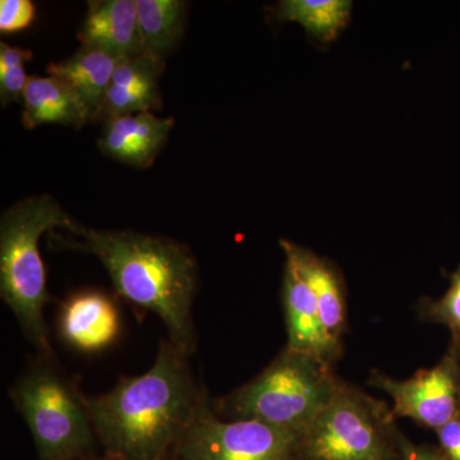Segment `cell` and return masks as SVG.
<instances>
[{"mask_svg": "<svg viewBox=\"0 0 460 460\" xmlns=\"http://www.w3.org/2000/svg\"><path fill=\"white\" fill-rule=\"evenodd\" d=\"M190 357L163 341L140 376L122 377L105 394L84 395L98 443L123 460H165L208 401Z\"/></svg>", "mask_w": 460, "mask_h": 460, "instance_id": "6da1fadb", "label": "cell"}, {"mask_svg": "<svg viewBox=\"0 0 460 460\" xmlns=\"http://www.w3.org/2000/svg\"><path fill=\"white\" fill-rule=\"evenodd\" d=\"M72 237L51 234L56 247L89 253L107 269L115 293L151 311L164 323L169 341L186 356L196 350L192 305L199 268L190 248L172 239L132 230H100L78 224Z\"/></svg>", "mask_w": 460, "mask_h": 460, "instance_id": "7a4b0ae2", "label": "cell"}, {"mask_svg": "<svg viewBox=\"0 0 460 460\" xmlns=\"http://www.w3.org/2000/svg\"><path fill=\"white\" fill-rule=\"evenodd\" d=\"M78 224L48 195L17 202L0 219V296L39 354H54L44 316L49 292L39 241L44 233L72 232Z\"/></svg>", "mask_w": 460, "mask_h": 460, "instance_id": "3957f363", "label": "cell"}, {"mask_svg": "<svg viewBox=\"0 0 460 460\" xmlns=\"http://www.w3.org/2000/svg\"><path fill=\"white\" fill-rule=\"evenodd\" d=\"M341 384L329 363L286 347L259 376L213 399L211 408L222 420H259L301 436Z\"/></svg>", "mask_w": 460, "mask_h": 460, "instance_id": "277c9868", "label": "cell"}, {"mask_svg": "<svg viewBox=\"0 0 460 460\" xmlns=\"http://www.w3.org/2000/svg\"><path fill=\"white\" fill-rule=\"evenodd\" d=\"M25 420L40 460H84L98 438L84 395L57 365L54 354H39L9 389Z\"/></svg>", "mask_w": 460, "mask_h": 460, "instance_id": "5b68a950", "label": "cell"}, {"mask_svg": "<svg viewBox=\"0 0 460 460\" xmlns=\"http://www.w3.org/2000/svg\"><path fill=\"white\" fill-rule=\"evenodd\" d=\"M407 443L392 407L344 381L299 436L302 460H402Z\"/></svg>", "mask_w": 460, "mask_h": 460, "instance_id": "8992f818", "label": "cell"}, {"mask_svg": "<svg viewBox=\"0 0 460 460\" xmlns=\"http://www.w3.org/2000/svg\"><path fill=\"white\" fill-rule=\"evenodd\" d=\"M172 460H302L299 435L259 420L219 419L211 399L181 436Z\"/></svg>", "mask_w": 460, "mask_h": 460, "instance_id": "52a82bcc", "label": "cell"}, {"mask_svg": "<svg viewBox=\"0 0 460 460\" xmlns=\"http://www.w3.org/2000/svg\"><path fill=\"white\" fill-rule=\"evenodd\" d=\"M370 384L390 396L395 417L438 431L460 411V337L450 338L447 352L434 367L423 368L407 380L372 371Z\"/></svg>", "mask_w": 460, "mask_h": 460, "instance_id": "ba28073f", "label": "cell"}, {"mask_svg": "<svg viewBox=\"0 0 460 460\" xmlns=\"http://www.w3.org/2000/svg\"><path fill=\"white\" fill-rule=\"evenodd\" d=\"M59 338L81 353H99L115 344L122 332L119 308L100 290L69 296L58 311Z\"/></svg>", "mask_w": 460, "mask_h": 460, "instance_id": "9c48e42d", "label": "cell"}, {"mask_svg": "<svg viewBox=\"0 0 460 460\" xmlns=\"http://www.w3.org/2000/svg\"><path fill=\"white\" fill-rule=\"evenodd\" d=\"M281 296L288 334L286 347L334 366L343 349L326 335L313 289L289 256H286L284 263Z\"/></svg>", "mask_w": 460, "mask_h": 460, "instance_id": "30bf717a", "label": "cell"}, {"mask_svg": "<svg viewBox=\"0 0 460 460\" xmlns=\"http://www.w3.org/2000/svg\"><path fill=\"white\" fill-rule=\"evenodd\" d=\"M174 119L151 111L105 120L100 151L117 162L145 169L153 164L171 135Z\"/></svg>", "mask_w": 460, "mask_h": 460, "instance_id": "8fae6325", "label": "cell"}, {"mask_svg": "<svg viewBox=\"0 0 460 460\" xmlns=\"http://www.w3.org/2000/svg\"><path fill=\"white\" fill-rule=\"evenodd\" d=\"M284 255L296 263L308 286L313 289L321 321L330 341L343 349V335L347 330V289L343 274L334 262L307 248L287 239H280Z\"/></svg>", "mask_w": 460, "mask_h": 460, "instance_id": "7c38bea8", "label": "cell"}, {"mask_svg": "<svg viewBox=\"0 0 460 460\" xmlns=\"http://www.w3.org/2000/svg\"><path fill=\"white\" fill-rule=\"evenodd\" d=\"M81 45L120 58L142 53L136 0H96L78 31Z\"/></svg>", "mask_w": 460, "mask_h": 460, "instance_id": "4fadbf2b", "label": "cell"}, {"mask_svg": "<svg viewBox=\"0 0 460 460\" xmlns=\"http://www.w3.org/2000/svg\"><path fill=\"white\" fill-rule=\"evenodd\" d=\"M123 58L96 48L81 45L71 58L47 66L49 75L65 81L77 93L90 114L91 122L99 120L111 78Z\"/></svg>", "mask_w": 460, "mask_h": 460, "instance_id": "5bb4252c", "label": "cell"}, {"mask_svg": "<svg viewBox=\"0 0 460 460\" xmlns=\"http://www.w3.org/2000/svg\"><path fill=\"white\" fill-rule=\"evenodd\" d=\"M22 123L27 129L62 124L75 129L90 123V114L71 87L54 75H31L23 96Z\"/></svg>", "mask_w": 460, "mask_h": 460, "instance_id": "9a60e30c", "label": "cell"}, {"mask_svg": "<svg viewBox=\"0 0 460 460\" xmlns=\"http://www.w3.org/2000/svg\"><path fill=\"white\" fill-rule=\"evenodd\" d=\"M142 53L164 60L180 42L186 22V2L136 0Z\"/></svg>", "mask_w": 460, "mask_h": 460, "instance_id": "2e32d148", "label": "cell"}, {"mask_svg": "<svg viewBox=\"0 0 460 460\" xmlns=\"http://www.w3.org/2000/svg\"><path fill=\"white\" fill-rule=\"evenodd\" d=\"M352 5L349 0H283L272 13L278 20L301 23L319 40L332 41L349 21Z\"/></svg>", "mask_w": 460, "mask_h": 460, "instance_id": "e0dca14e", "label": "cell"}, {"mask_svg": "<svg viewBox=\"0 0 460 460\" xmlns=\"http://www.w3.org/2000/svg\"><path fill=\"white\" fill-rule=\"evenodd\" d=\"M162 105L159 83H145L127 87L111 86L100 111L99 119L105 122L114 118L157 111Z\"/></svg>", "mask_w": 460, "mask_h": 460, "instance_id": "ac0fdd59", "label": "cell"}, {"mask_svg": "<svg viewBox=\"0 0 460 460\" xmlns=\"http://www.w3.org/2000/svg\"><path fill=\"white\" fill-rule=\"evenodd\" d=\"M449 289L441 298H423L417 310L423 320L443 325L452 337H460V266L449 275Z\"/></svg>", "mask_w": 460, "mask_h": 460, "instance_id": "d6986e66", "label": "cell"}, {"mask_svg": "<svg viewBox=\"0 0 460 460\" xmlns=\"http://www.w3.org/2000/svg\"><path fill=\"white\" fill-rule=\"evenodd\" d=\"M36 9L31 0H2L0 2V31H22L35 20Z\"/></svg>", "mask_w": 460, "mask_h": 460, "instance_id": "ffe728a7", "label": "cell"}, {"mask_svg": "<svg viewBox=\"0 0 460 460\" xmlns=\"http://www.w3.org/2000/svg\"><path fill=\"white\" fill-rule=\"evenodd\" d=\"M29 75L25 66L11 69L7 74L0 75V102L5 108L11 102H23Z\"/></svg>", "mask_w": 460, "mask_h": 460, "instance_id": "44dd1931", "label": "cell"}, {"mask_svg": "<svg viewBox=\"0 0 460 460\" xmlns=\"http://www.w3.org/2000/svg\"><path fill=\"white\" fill-rule=\"evenodd\" d=\"M438 453L445 460H460V411L443 428L436 431Z\"/></svg>", "mask_w": 460, "mask_h": 460, "instance_id": "7402d4cb", "label": "cell"}, {"mask_svg": "<svg viewBox=\"0 0 460 460\" xmlns=\"http://www.w3.org/2000/svg\"><path fill=\"white\" fill-rule=\"evenodd\" d=\"M32 59V53L22 48H13L11 45L0 44V75L7 74L11 69L25 66Z\"/></svg>", "mask_w": 460, "mask_h": 460, "instance_id": "603a6c76", "label": "cell"}, {"mask_svg": "<svg viewBox=\"0 0 460 460\" xmlns=\"http://www.w3.org/2000/svg\"><path fill=\"white\" fill-rule=\"evenodd\" d=\"M402 460H445L438 449L429 447H416L407 443Z\"/></svg>", "mask_w": 460, "mask_h": 460, "instance_id": "cb8c5ba5", "label": "cell"}, {"mask_svg": "<svg viewBox=\"0 0 460 460\" xmlns=\"http://www.w3.org/2000/svg\"><path fill=\"white\" fill-rule=\"evenodd\" d=\"M84 460H123V459L115 458V456H107V454H105V456H102V458H96V456H89V458H86ZM165 460H172V458H171V456H169V458L165 459Z\"/></svg>", "mask_w": 460, "mask_h": 460, "instance_id": "d4e9b609", "label": "cell"}]
</instances>
